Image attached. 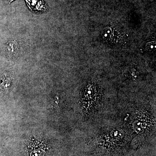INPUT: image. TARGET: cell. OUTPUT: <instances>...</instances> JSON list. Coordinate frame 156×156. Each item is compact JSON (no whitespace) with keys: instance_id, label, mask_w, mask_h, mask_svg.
Wrapping results in <instances>:
<instances>
[{"instance_id":"obj_5","label":"cell","mask_w":156,"mask_h":156,"mask_svg":"<svg viewBox=\"0 0 156 156\" xmlns=\"http://www.w3.org/2000/svg\"><path fill=\"white\" fill-rule=\"evenodd\" d=\"M147 50L148 51H154L156 50V42H151L147 43L146 45Z\"/></svg>"},{"instance_id":"obj_4","label":"cell","mask_w":156,"mask_h":156,"mask_svg":"<svg viewBox=\"0 0 156 156\" xmlns=\"http://www.w3.org/2000/svg\"><path fill=\"white\" fill-rule=\"evenodd\" d=\"M11 84V80L9 77H5L2 80L1 83V87L2 89L5 90H8L10 88Z\"/></svg>"},{"instance_id":"obj_3","label":"cell","mask_w":156,"mask_h":156,"mask_svg":"<svg viewBox=\"0 0 156 156\" xmlns=\"http://www.w3.org/2000/svg\"><path fill=\"white\" fill-rule=\"evenodd\" d=\"M7 49L9 54L14 55L17 53L18 46L15 42H11L7 46Z\"/></svg>"},{"instance_id":"obj_1","label":"cell","mask_w":156,"mask_h":156,"mask_svg":"<svg viewBox=\"0 0 156 156\" xmlns=\"http://www.w3.org/2000/svg\"><path fill=\"white\" fill-rule=\"evenodd\" d=\"M30 156H44L47 148L42 143H34L30 148Z\"/></svg>"},{"instance_id":"obj_6","label":"cell","mask_w":156,"mask_h":156,"mask_svg":"<svg viewBox=\"0 0 156 156\" xmlns=\"http://www.w3.org/2000/svg\"><path fill=\"white\" fill-rule=\"evenodd\" d=\"M5 1L6 2H8L10 3L12 2V1H14V0H5Z\"/></svg>"},{"instance_id":"obj_2","label":"cell","mask_w":156,"mask_h":156,"mask_svg":"<svg viewBox=\"0 0 156 156\" xmlns=\"http://www.w3.org/2000/svg\"><path fill=\"white\" fill-rule=\"evenodd\" d=\"M27 5L30 9L32 10L39 11L45 9L44 2L42 0H26Z\"/></svg>"}]
</instances>
